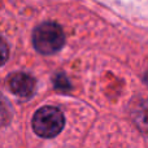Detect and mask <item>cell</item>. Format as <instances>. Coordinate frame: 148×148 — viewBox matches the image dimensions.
Wrapping results in <instances>:
<instances>
[{
  "instance_id": "cell-1",
  "label": "cell",
  "mask_w": 148,
  "mask_h": 148,
  "mask_svg": "<svg viewBox=\"0 0 148 148\" xmlns=\"http://www.w3.org/2000/svg\"><path fill=\"white\" fill-rule=\"evenodd\" d=\"M65 44V34L60 25L43 22L33 31V46L39 53L52 55L59 52Z\"/></svg>"
},
{
  "instance_id": "cell-2",
  "label": "cell",
  "mask_w": 148,
  "mask_h": 148,
  "mask_svg": "<svg viewBox=\"0 0 148 148\" xmlns=\"http://www.w3.org/2000/svg\"><path fill=\"white\" fill-rule=\"evenodd\" d=\"M31 125L36 135L47 139L55 138L64 129V113L57 107H52V105L42 107L34 113Z\"/></svg>"
},
{
  "instance_id": "cell-3",
  "label": "cell",
  "mask_w": 148,
  "mask_h": 148,
  "mask_svg": "<svg viewBox=\"0 0 148 148\" xmlns=\"http://www.w3.org/2000/svg\"><path fill=\"white\" fill-rule=\"evenodd\" d=\"M8 87L10 92L18 97H30L35 90V79L27 73L17 72L8 77Z\"/></svg>"
},
{
  "instance_id": "cell-4",
  "label": "cell",
  "mask_w": 148,
  "mask_h": 148,
  "mask_svg": "<svg viewBox=\"0 0 148 148\" xmlns=\"http://www.w3.org/2000/svg\"><path fill=\"white\" fill-rule=\"evenodd\" d=\"M133 120L135 125L144 133H148V100H142L136 103L133 112Z\"/></svg>"
},
{
  "instance_id": "cell-5",
  "label": "cell",
  "mask_w": 148,
  "mask_h": 148,
  "mask_svg": "<svg viewBox=\"0 0 148 148\" xmlns=\"http://www.w3.org/2000/svg\"><path fill=\"white\" fill-rule=\"evenodd\" d=\"M53 86H55V88L61 92H65V90L70 88V83L64 73H59L53 77Z\"/></svg>"
},
{
  "instance_id": "cell-6",
  "label": "cell",
  "mask_w": 148,
  "mask_h": 148,
  "mask_svg": "<svg viewBox=\"0 0 148 148\" xmlns=\"http://www.w3.org/2000/svg\"><path fill=\"white\" fill-rule=\"evenodd\" d=\"M3 64L7 61V44H5V40H3Z\"/></svg>"
}]
</instances>
